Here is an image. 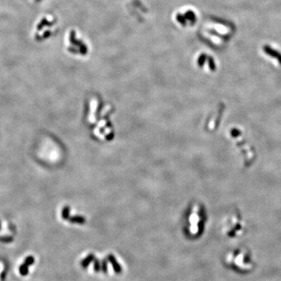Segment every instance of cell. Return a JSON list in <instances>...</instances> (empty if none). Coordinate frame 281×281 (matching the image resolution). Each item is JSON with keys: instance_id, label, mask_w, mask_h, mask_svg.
<instances>
[{"instance_id": "cell-1", "label": "cell", "mask_w": 281, "mask_h": 281, "mask_svg": "<svg viewBox=\"0 0 281 281\" xmlns=\"http://www.w3.org/2000/svg\"><path fill=\"white\" fill-rule=\"evenodd\" d=\"M223 261L227 268L241 274L249 273L255 266L251 251L245 248L230 250L224 255Z\"/></svg>"}, {"instance_id": "cell-2", "label": "cell", "mask_w": 281, "mask_h": 281, "mask_svg": "<svg viewBox=\"0 0 281 281\" xmlns=\"http://www.w3.org/2000/svg\"><path fill=\"white\" fill-rule=\"evenodd\" d=\"M263 49L264 52H266V54H268L269 56H270L273 57V58H276L281 64V54L279 52H277V50H275V49L272 48L269 46H264Z\"/></svg>"}, {"instance_id": "cell-3", "label": "cell", "mask_w": 281, "mask_h": 281, "mask_svg": "<svg viewBox=\"0 0 281 281\" xmlns=\"http://www.w3.org/2000/svg\"><path fill=\"white\" fill-rule=\"evenodd\" d=\"M19 272H20L21 276H23V277H26L27 275L28 274V272H29L28 266H27L26 264H24V263L20 265V267H19Z\"/></svg>"}, {"instance_id": "cell-4", "label": "cell", "mask_w": 281, "mask_h": 281, "mask_svg": "<svg viewBox=\"0 0 281 281\" xmlns=\"http://www.w3.org/2000/svg\"><path fill=\"white\" fill-rule=\"evenodd\" d=\"M35 258L33 257L32 255H29V256H27V257L26 259H24V263L26 264L27 266H32V265H34V263H35Z\"/></svg>"}, {"instance_id": "cell-5", "label": "cell", "mask_w": 281, "mask_h": 281, "mask_svg": "<svg viewBox=\"0 0 281 281\" xmlns=\"http://www.w3.org/2000/svg\"><path fill=\"white\" fill-rule=\"evenodd\" d=\"M13 241V238L11 236H1L0 237V242L2 243H10Z\"/></svg>"}, {"instance_id": "cell-6", "label": "cell", "mask_w": 281, "mask_h": 281, "mask_svg": "<svg viewBox=\"0 0 281 281\" xmlns=\"http://www.w3.org/2000/svg\"><path fill=\"white\" fill-rule=\"evenodd\" d=\"M48 24H49V23H48V22L47 21V20H46V18H43V19H42V21L40 22L39 24H38V26H37V29H38V31H41V30H42V29L44 27L46 26V25H48V26H49Z\"/></svg>"}, {"instance_id": "cell-7", "label": "cell", "mask_w": 281, "mask_h": 281, "mask_svg": "<svg viewBox=\"0 0 281 281\" xmlns=\"http://www.w3.org/2000/svg\"><path fill=\"white\" fill-rule=\"evenodd\" d=\"M207 56H206V55H205V54H202V55H201V56L199 57V58H198V65L199 66H202L203 64H204V63H205V59H206V58H207Z\"/></svg>"}, {"instance_id": "cell-8", "label": "cell", "mask_w": 281, "mask_h": 281, "mask_svg": "<svg viewBox=\"0 0 281 281\" xmlns=\"http://www.w3.org/2000/svg\"><path fill=\"white\" fill-rule=\"evenodd\" d=\"M209 67H210L211 70H216V65H215V63H214V59L212 57H209Z\"/></svg>"}, {"instance_id": "cell-9", "label": "cell", "mask_w": 281, "mask_h": 281, "mask_svg": "<svg viewBox=\"0 0 281 281\" xmlns=\"http://www.w3.org/2000/svg\"><path fill=\"white\" fill-rule=\"evenodd\" d=\"M230 134L233 137H236L241 134V131H240L239 130H238V129H233V130L231 131Z\"/></svg>"}, {"instance_id": "cell-10", "label": "cell", "mask_w": 281, "mask_h": 281, "mask_svg": "<svg viewBox=\"0 0 281 281\" xmlns=\"http://www.w3.org/2000/svg\"><path fill=\"white\" fill-rule=\"evenodd\" d=\"M7 278V272L6 271H2L0 274V280L2 281H4Z\"/></svg>"}, {"instance_id": "cell-11", "label": "cell", "mask_w": 281, "mask_h": 281, "mask_svg": "<svg viewBox=\"0 0 281 281\" xmlns=\"http://www.w3.org/2000/svg\"><path fill=\"white\" fill-rule=\"evenodd\" d=\"M51 35V32L50 31H46V32H45L43 34V35H42V37H43V38H48V36H49V35Z\"/></svg>"}, {"instance_id": "cell-12", "label": "cell", "mask_w": 281, "mask_h": 281, "mask_svg": "<svg viewBox=\"0 0 281 281\" xmlns=\"http://www.w3.org/2000/svg\"><path fill=\"white\" fill-rule=\"evenodd\" d=\"M0 229H1V222H0Z\"/></svg>"}, {"instance_id": "cell-13", "label": "cell", "mask_w": 281, "mask_h": 281, "mask_svg": "<svg viewBox=\"0 0 281 281\" xmlns=\"http://www.w3.org/2000/svg\"><path fill=\"white\" fill-rule=\"evenodd\" d=\"M36 1H40V0H36Z\"/></svg>"}]
</instances>
